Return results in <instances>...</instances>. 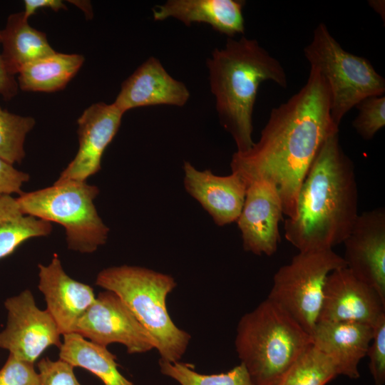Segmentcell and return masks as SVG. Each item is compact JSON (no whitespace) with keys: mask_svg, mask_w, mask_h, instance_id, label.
<instances>
[{"mask_svg":"<svg viewBox=\"0 0 385 385\" xmlns=\"http://www.w3.org/2000/svg\"><path fill=\"white\" fill-rule=\"evenodd\" d=\"M312 344V337L268 298L241 317L235 340L255 385H277Z\"/></svg>","mask_w":385,"mask_h":385,"instance_id":"277c9868","label":"cell"},{"mask_svg":"<svg viewBox=\"0 0 385 385\" xmlns=\"http://www.w3.org/2000/svg\"><path fill=\"white\" fill-rule=\"evenodd\" d=\"M18 88L17 81L8 72L0 53V95L5 100H10L17 94Z\"/></svg>","mask_w":385,"mask_h":385,"instance_id":"1f68e13d","label":"cell"},{"mask_svg":"<svg viewBox=\"0 0 385 385\" xmlns=\"http://www.w3.org/2000/svg\"><path fill=\"white\" fill-rule=\"evenodd\" d=\"M384 314L385 300L346 267L328 275L317 322H352L373 327Z\"/></svg>","mask_w":385,"mask_h":385,"instance_id":"8fae6325","label":"cell"},{"mask_svg":"<svg viewBox=\"0 0 385 385\" xmlns=\"http://www.w3.org/2000/svg\"><path fill=\"white\" fill-rule=\"evenodd\" d=\"M51 230V222L24 214L16 198L0 197V260L11 255L26 240L47 236Z\"/></svg>","mask_w":385,"mask_h":385,"instance_id":"603a6c76","label":"cell"},{"mask_svg":"<svg viewBox=\"0 0 385 385\" xmlns=\"http://www.w3.org/2000/svg\"><path fill=\"white\" fill-rule=\"evenodd\" d=\"M184 187L211 216L217 226L236 222L242 208L247 185L235 173L220 176L199 170L190 162L183 164Z\"/></svg>","mask_w":385,"mask_h":385,"instance_id":"2e32d148","label":"cell"},{"mask_svg":"<svg viewBox=\"0 0 385 385\" xmlns=\"http://www.w3.org/2000/svg\"><path fill=\"white\" fill-rule=\"evenodd\" d=\"M355 107L358 114L352 122L353 128L364 140H371L385 125L384 95L367 97Z\"/></svg>","mask_w":385,"mask_h":385,"instance_id":"4316f807","label":"cell"},{"mask_svg":"<svg viewBox=\"0 0 385 385\" xmlns=\"http://www.w3.org/2000/svg\"><path fill=\"white\" fill-rule=\"evenodd\" d=\"M354 165L339 130L322 145L300 187L296 215L284 223V237L299 252L332 249L344 242L359 215Z\"/></svg>","mask_w":385,"mask_h":385,"instance_id":"7a4b0ae2","label":"cell"},{"mask_svg":"<svg viewBox=\"0 0 385 385\" xmlns=\"http://www.w3.org/2000/svg\"><path fill=\"white\" fill-rule=\"evenodd\" d=\"M83 61L82 55L56 51L24 67L18 73L19 88L36 92L61 90L78 73Z\"/></svg>","mask_w":385,"mask_h":385,"instance_id":"7402d4cb","label":"cell"},{"mask_svg":"<svg viewBox=\"0 0 385 385\" xmlns=\"http://www.w3.org/2000/svg\"><path fill=\"white\" fill-rule=\"evenodd\" d=\"M373 327L352 322L319 321L312 334V344L336 364L340 375L359 377L358 365L366 355Z\"/></svg>","mask_w":385,"mask_h":385,"instance_id":"ac0fdd59","label":"cell"},{"mask_svg":"<svg viewBox=\"0 0 385 385\" xmlns=\"http://www.w3.org/2000/svg\"><path fill=\"white\" fill-rule=\"evenodd\" d=\"M332 249L299 252L273 277L267 298L284 309L310 336L317 322L328 275L345 267Z\"/></svg>","mask_w":385,"mask_h":385,"instance_id":"ba28073f","label":"cell"},{"mask_svg":"<svg viewBox=\"0 0 385 385\" xmlns=\"http://www.w3.org/2000/svg\"><path fill=\"white\" fill-rule=\"evenodd\" d=\"M338 375L334 361L312 344L277 385H325Z\"/></svg>","mask_w":385,"mask_h":385,"instance_id":"cb8c5ba5","label":"cell"},{"mask_svg":"<svg viewBox=\"0 0 385 385\" xmlns=\"http://www.w3.org/2000/svg\"><path fill=\"white\" fill-rule=\"evenodd\" d=\"M59 359L73 367L89 371L104 385H134L119 371L116 356L107 347L93 343L77 333L63 335Z\"/></svg>","mask_w":385,"mask_h":385,"instance_id":"44dd1931","label":"cell"},{"mask_svg":"<svg viewBox=\"0 0 385 385\" xmlns=\"http://www.w3.org/2000/svg\"><path fill=\"white\" fill-rule=\"evenodd\" d=\"M304 53L329 85L331 118L337 127L346 113L361 101L385 93V80L371 63L342 48L323 23L314 29Z\"/></svg>","mask_w":385,"mask_h":385,"instance_id":"52a82bcc","label":"cell"},{"mask_svg":"<svg viewBox=\"0 0 385 385\" xmlns=\"http://www.w3.org/2000/svg\"><path fill=\"white\" fill-rule=\"evenodd\" d=\"M366 355L375 385L385 382V314L373 326V336Z\"/></svg>","mask_w":385,"mask_h":385,"instance_id":"83f0119b","label":"cell"},{"mask_svg":"<svg viewBox=\"0 0 385 385\" xmlns=\"http://www.w3.org/2000/svg\"><path fill=\"white\" fill-rule=\"evenodd\" d=\"M0 385H39V375L34 364L9 354L0 369Z\"/></svg>","mask_w":385,"mask_h":385,"instance_id":"f1b7e54d","label":"cell"},{"mask_svg":"<svg viewBox=\"0 0 385 385\" xmlns=\"http://www.w3.org/2000/svg\"><path fill=\"white\" fill-rule=\"evenodd\" d=\"M369 5L377 13L379 14L381 18H383V20L384 21V1H369Z\"/></svg>","mask_w":385,"mask_h":385,"instance_id":"836d02e7","label":"cell"},{"mask_svg":"<svg viewBox=\"0 0 385 385\" xmlns=\"http://www.w3.org/2000/svg\"><path fill=\"white\" fill-rule=\"evenodd\" d=\"M113 103H96L77 120L79 148L57 181H86L101 168L103 154L119 130L123 115Z\"/></svg>","mask_w":385,"mask_h":385,"instance_id":"5bb4252c","label":"cell"},{"mask_svg":"<svg viewBox=\"0 0 385 385\" xmlns=\"http://www.w3.org/2000/svg\"><path fill=\"white\" fill-rule=\"evenodd\" d=\"M75 333L107 347L119 343L128 354H141L155 349L153 338L135 315L114 292L105 290L79 319Z\"/></svg>","mask_w":385,"mask_h":385,"instance_id":"30bf717a","label":"cell"},{"mask_svg":"<svg viewBox=\"0 0 385 385\" xmlns=\"http://www.w3.org/2000/svg\"><path fill=\"white\" fill-rule=\"evenodd\" d=\"M4 307L7 320L0 332V348L32 364L47 348H60L62 334L57 324L46 309L37 307L29 289L7 298Z\"/></svg>","mask_w":385,"mask_h":385,"instance_id":"9c48e42d","label":"cell"},{"mask_svg":"<svg viewBox=\"0 0 385 385\" xmlns=\"http://www.w3.org/2000/svg\"><path fill=\"white\" fill-rule=\"evenodd\" d=\"M36 121L31 116H21L0 107V158L14 165L25 157L24 144L27 133Z\"/></svg>","mask_w":385,"mask_h":385,"instance_id":"484cf974","label":"cell"},{"mask_svg":"<svg viewBox=\"0 0 385 385\" xmlns=\"http://www.w3.org/2000/svg\"><path fill=\"white\" fill-rule=\"evenodd\" d=\"M282 215V200L273 184L264 180L250 183L236 221L243 249L256 255L274 254L280 241L279 223Z\"/></svg>","mask_w":385,"mask_h":385,"instance_id":"4fadbf2b","label":"cell"},{"mask_svg":"<svg viewBox=\"0 0 385 385\" xmlns=\"http://www.w3.org/2000/svg\"><path fill=\"white\" fill-rule=\"evenodd\" d=\"M29 180L28 173L16 169L13 165L0 158V197L13 193L21 195L22 185Z\"/></svg>","mask_w":385,"mask_h":385,"instance_id":"4dcf8cb0","label":"cell"},{"mask_svg":"<svg viewBox=\"0 0 385 385\" xmlns=\"http://www.w3.org/2000/svg\"><path fill=\"white\" fill-rule=\"evenodd\" d=\"M0 39L4 65L12 76L28 64L56 52L45 33L31 27L23 11L9 16L0 31Z\"/></svg>","mask_w":385,"mask_h":385,"instance_id":"ffe728a7","label":"cell"},{"mask_svg":"<svg viewBox=\"0 0 385 385\" xmlns=\"http://www.w3.org/2000/svg\"><path fill=\"white\" fill-rule=\"evenodd\" d=\"M160 371L180 385H255L246 367L240 364L230 371L215 374H201L187 364L159 359Z\"/></svg>","mask_w":385,"mask_h":385,"instance_id":"d4e9b609","label":"cell"},{"mask_svg":"<svg viewBox=\"0 0 385 385\" xmlns=\"http://www.w3.org/2000/svg\"><path fill=\"white\" fill-rule=\"evenodd\" d=\"M25 16L29 19L40 9L48 8L54 11L66 9V6L61 0H25L24 1Z\"/></svg>","mask_w":385,"mask_h":385,"instance_id":"d6a6232c","label":"cell"},{"mask_svg":"<svg viewBox=\"0 0 385 385\" xmlns=\"http://www.w3.org/2000/svg\"><path fill=\"white\" fill-rule=\"evenodd\" d=\"M96 284L115 293L145 329L160 359L178 361L191 336L173 322L166 307L168 295L177 286L170 274L148 268L120 265L101 270Z\"/></svg>","mask_w":385,"mask_h":385,"instance_id":"5b68a950","label":"cell"},{"mask_svg":"<svg viewBox=\"0 0 385 385\" xmlns=\"http://www.w3.org/2000/svg\"><path fill=\"white\" fill-rule=\"evenodd\" d=\"M245 4L240 0H168L153 9L155 21L174 18L190 26L193 23H204L232 38L245 33L242 9Z\"/></svg>","mask_w":385,"mask_h":385,"instance_id":"d6986e66","label":"cell"},{"mask_svg":"<svg viewBox=\"0 0 385 385\" xmlns=\"http://www.w3.org/2000/svg\"><path fill=\"white\" fill-rule=\"evenodd\" d=\"M329 85L311 66L304 86L273 108L259 140L246 152H235L231 171L247 185L264 180L273 184L287 218L296 215L300 187L322 145L339 130L331 118Z\"/></svg>","mask_w":385,"mask_h":385,"instance_id":"6da1fadb","label":"cell"},{"mask_svg":"<svg viewBox=\"0 0 385 385\" xmlns=\"http://www.w3.org/2000/svg\"><path fill=\"white\" fill-rule=\"evenodd\" d=\"M98 194V188L86 181L56 180L52 186L23 192L16 201L24 214L62 225L68 249L91 253L106 242L109 233L94 205Z\"/></svg>","mask_w":385,"mask_h":385,"instance_id":"8992f818","label":"cell"},{"mask_svg":"<svg viewBox=\"0 0 385 385\" xmlns=\"http://www.w3.org/2000/svg\"><path fill=\"white\" fill-rule=\"evenodd\" d=\"M39 385H81L74 374V367L58 359L42 358L37 364Z\"/></svg>","mask_w":385,"mask_h":385,"instance_id":"f546056e","label":"cell"},{"mask_svg":"<svg viewBox=\"0 0 385 385\" xmlns=\"http://www.w3.org/2000/svg\"><path fill=\"white\" fill-rule=\"evenodd\" d=\"M38 278L46 310L61 334L74 333L79 319L95 302L93 288L68 275L56 254L48 265H38Z\"/></svg>","mask_w":385,"mask_h":385,"instance_id":"9a60e30c","label":"cell"},{"mask_svg":"<svg viewBox=\"0 0 385 385\" xmlns=\"http://www.w3.org/2000/svg\"><path fill=\"white\" fill-rule=\"evenodd\" d=\"M190 95L183 82L172 77L158 58L150 56L123 81L113 103L123 113L139 107H182Z\"/></svg>","mask_w":385,"mask_h":385,"instance_id":"e0dca14e","label":"cell"},{"mask_svg":"<svg viewBox=\"0 0 385 385\" xmlns=\"http://www.w3.org/2000/svg\"><path fill=\"white\" fill-rule=\"evenodd\" d=\"M346 267L385 300V210L359 214L344 242Z\"/></svg>","mask_w":385,"mask_h":385,"instance_id":"7c38bea8","label":"cell"},{"mask_svg":"<svg viewBox=\"0 0 385 385\" xmlns=\"http://www.w3.org/2000/svg\"><path fill=\"white\" fill-rule=\"evenodd\" d=\"M210 90L220 123L234 140L237 152L254 145L252 113L261 83L272 81L283 88L287 77L279 61L258 41L245 36L227 38L207 60Z\"/></svg>","mask_w":385,"mask_h":385,"instance_id":"3957f363","label":"cell"}]
</instances>
